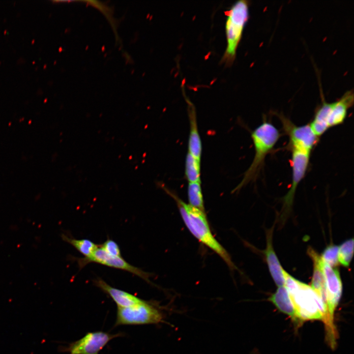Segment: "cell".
<instances>
[{
	"mask_svg": "<svg viewBox=\"0 0 354 354\" xmlns=\"http://www.w3.org/2000/svg\"><path fill=\"white\" fill-rule=\"evenodd\" d=\"M308 253L313 262V272L311 287L321 299L327 314L325 281L322 268V260L321 256L312 248H308Z\"/></svg>",
	"mask_w": 354,
	"mask_h": 354,
	"instance_id": "cell-13",
	"label": "cell"
},
{
	"mask_svg": "<svg viewBox=\"0 0 354 354\" xmlns=\"http://www.w3.org/2000/svg\"><path fill=\"white\" fill-rule=\"evenodd\" d=\"M100 246L109 255L121 257V251L118 243L112 239H107Z\"/></svg>",
	"mask_w": 354,
	"mask_h": 354,
	"instance_id": "cell-22",
	"label": "cell"
},
{
	"mask_svg": "<svg viewBox=\"0 0 354 354\" xmlns=\"http://www.w3.org/2000/svg\"><path fill=\"white\" fill-rule=\"evenodd\" d=\"M280 137L277 128L271 123L264 120L251 133L255 153L251 164L244 173L240 182L233 192L240 190L250 182L255 181L262 168L265 159L274 149Z\"/></svg>",
	"mask_w": 354,
	"mask_h": 354,
	"instance_id": "cell-2",
	"label": "cell"
},
{
	"mask_svg": "<svg viewBox=\"0 0 354 354\" xmlns=\"http://www.w3.org/2000/svg\"><path fill=\"white\" fill-rule=\"evenodd\" d=\"M353 104V90L346 91L335 102L328 103L324 100L323 101V111L329 128L340 125L344 122L348 111Z\"/></svg>",
	"mask_w": 354,
	"mask_h": 354,
	"instance_id": "cell-11",
	"label": "cell"
},
{
	"mask_svg": "<svg viewBox=\"0 0 354 354\" xmlns=\"http://www.w3.org/2000/svg\"><path fill=\"white\" fill-rule=\"evenodd\" d=\"M185 175L189 182H201V160L188 152L185 159Z\"/></svg>",
	"mask_w": 354,
	"mask_h": 354,
	"instance_id": "cell-18",
	"label": "cell"
},
{
	"mask_svg": "<svg viewBox=\"0 0 354 354\" xmlns=\"http://www.w3.org/2000/svg\"><path fill=\"white\" fill-rule=\"evenodd\" d=\"M115 326L140 325L161 323L163 316L156 307L145 300L137 304L126 307H118Z\"/></svg>",
	"mask_w": 354,
	"mask_h": 354,
	"instance_id": "cell-6",
	"label": "cell"
},
{
	"mask_svg": "<svg viewBox=\"0 0 354 354\" xmlns=\"http://www.w3.org/2000/svg\"><path fill=\"white\" fill-rule=\"evenodd\" d=\"M283 128L289 137V147L309 153H311L319 142V137L316 135L309 123L303 125H296L290 119L282 115H279Z\"/></svg>",
	"mask_w": 354,
	"mask_h": 354,
	"instance_id": "cell-7",
	"label": "cell"
},
{
	"mask_svg": "<svg viewBox=\"0 0 354 354\" xmlns=\"http://www.w3.org/2000/svg\"><path fill=\"white\" fill-rule=\"evenodd\" d=\"M61 237L64 241L72 245L85 258L90 257L99 246V245L88 239L73 238L63 234L61 235Z\"/></svg>",
	"mask_w": 354,
	"mask_h": 354,
	"instance_id": "cell-17",
	"label": "cell"
},
{
	"mask_svg": "<svg viewBox=\"0 0 354 354\" xmlns=\"http://www.w3.org/2000/svg\"><path fill=\"white\" fill-rule=\"evenodd\" d=\"M290 150L292 155V183L289 190L284 198V206L287 209L291 207L296 188L306 175L311 154L295 149Z\"/></svg>",
	"mask_w": 354,
	"mask_h": 354,
	"instance_id": "cell-10",
	"label": "cell"
},
{
	"mask_svg": "<svg viewBox=\"0 0 354 354\" xmlns=\"http://www.w3.org/2000/svg\"><path fill=\"white\" fill-rule=\"evenodd\" d=\"M185 99L187 105V112L189 122L188 152L197 159L201 160L202 146L198 131L195 107L185 95Z\"/></svg>",
	"mask_w": 354,
	"mask_h": 354,
	"instance_id": "cell-12",
	"label": "cell"
},
{
	"mask_svg": "<svg viewBox=\"0 0 354 354\" xmlns=\"http://www.w3.org/2000/svg\"><path fill=\"white\" fill-rule=\"evenodd\" d=\"M187 194L188 204L205 212L201 182H189Z\"/></svg>",
	"mask_w": 354,
	"mask_h": 354,
	"instance_id": "cell-19",
	"label": "cell"
},
{
	"mask_svg": "<svg viewBox=\"0 0 354 354\" xmlns=\"http://www.w3.org/2000/svg\"><path fill=\"white\" fill-rule=\"evenodd\" d=\"M280 311L289 316L294 321L300 322L296 314L289 294L284 286L278 287L268 298Z\"/></svg>",
	"mask_w": 354,
	"mask_h": 354,
	"instance_id": "cell-16",
	"label": "cell"
},
{
	"mask_svg": "<svg viewBox=\"0 0 354 354\" xmlns=\"http://www.w3.org/2000/svg\"><path fill=\"white\" fill-rule=\"evenodd\" d=\"M339 247L331 244L327 246L321 256L322 261L332 267H335L339 265L338 261Z\"/></svg>",
	"mask_w": 354,
	"mask_h": 354,
	"instance_id": "cell-21",
	"label": "cell"
},
{
	"mask_svg": "<svg viewBox=\"0 0 354 354\" xmlns=\"http://www.w3.org/2000/svg\"><path fill=\"white\" fill-rule=\"evenodd\" d=\"M120 335L119 333L114 334L102 331L89 332L69 344L67 347L62 348L61 351L69 354H99L110 340Z\"/></svg>",
	"mask_w": 354,
	"mask_h": 354,
	"instance_id": "cell-8",
	"label": "cell"
},
{
	"mask_svg": "<svg viewBox=\"0 0 354 354\" xmlns=\"http://www.w3.org/2000/svg\"><path fill=\"white\" fill-rule=\"evenodd\" d=\"M324 275L327 306V318L325 324L326 338L328 343H335L337 330L334 324V314L342 293V283L337 268L332 267L322 262Z\"/></svg>",
	"mask_w": 354,
	"mask_h": 354,
	"instance_id": "cell-4",
	"label": "cell"
},
{
	"mask_svg": "<svg viewBox=\"0 0 354 354\" xmlns=\"http://www.w3.org/2000/svg\"><path fill=\"white\" fill-rule=\"evenodd\" d=\"M94 283L96 287L109 295L118 307L131 306L144 300L128 292L112 287L101 278L95 279Z\"/></svg>",
	"mask_w": 354,
	"mask_h": 354,
	"instance_id": "cell-14",
	"label": "cell"
},
{
	"mask_svg": "<svg viewBox=\"0 0 354 354\" xmlns=\"http://www.w3.org/2000/svg\"><path fill=\"white\" fill-rule=\"evenodd\" d=\"M354 239L345 241L339 247L338 261L345 267H349L354 255Z\"/></svg>",
	"mask_w": 354,
	"mask_h": 354,
	"instance_id": "cell-20",
	"label": "cell"
},
{
	"mask_svg": "<svg viewBox=\"0 0 354 354\" xmlns=\"http://www.w3.org/2000/svg\"><path fill=\"white\" fill-rule=\"evenodd\" d=\"M272 231L267 233V243L264 251L266 261L270 273L276 285L278 287L284 286L283 268L273 249L272 243Z\"/></svg>",
	"mask_w": 354,
	"mask_h": 354,
	"instance_id": "cell-15",
	"label": "cell"
},
{
	"mask_svg": "<svg viewBox=\"0 0 354 354\" xmlns=\"http://www.w3.org/2000/svg\"><path fill=\"white\" fill-rule=\"evenodd\" d=\"M78 262L80 267L89 263H95L110 267L125 270L148 281L149 274L130 264L121 256L115 257L109 255L100 246V245H99L98 247L90 257L79 259Z\"/></svg>",
	"mask_w": 354,
	"mask_h": 354,
	"instance_id": "cell-9",
	"label": "cell"
},
{
	"mask_svg": "<svg viewBox=\"0 0 354 354\" xmlns=\"http://www.w3.org/2000/svg\"><path fill=\"white\" fill-rule=\"evenodd\" d=\"M249 18V3L245 0L236 1L227 12L225 23L226 48L222 61L231 65L236 57L237 49Z\"/></svg>",
	"mask_w": 354,
	"mask_h": 354,
	"instance_id": "cell-3",
	"label": "cell"
},
{
	"mask_svg": "<svg viewBox=\"0 0 354 354\" xmlns=\"http://www.w3.org/2000/svg\"><path fill=\"white\" fill-rule=\"evenodd\" d=\"M288 293L300 322L311 320L324 321L325 308L311 286L299 281L297 288Z\"/></svg>",
	"mask_w": 354,
	"mask_h": 354,
	"instance_id": "cell-5",
	"label": "cell"
},
{
	"mask_svg": "<svg viewBox=\"0 0 354 354\" xmlns=\"http://www.w3.org/2000/svg\"><path fill=\"white\" fill-rule=\"evenodd\" d=\"M160 185L176 202L183 221L194 236L220 256L229 268H235L230 255L212 235L205 212L186 204L165 186Z\"/></svg>",
	"mask_w": 354,
	"mask_h": 354,
	"instance_id": "cell-1",
	"label": "cell"
}]
</instances>
